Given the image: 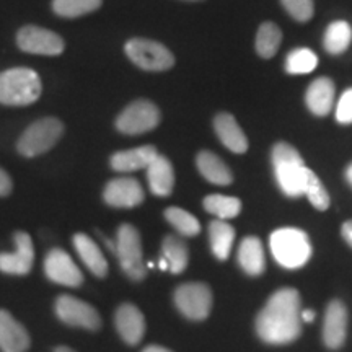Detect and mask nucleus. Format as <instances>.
I'll list each match as a JSON object with an SVG mask.
<instances>
[{
  "label": "nucleus",
  "mask_w": 352,
  "mask_h": 352,
  "mask_svg": "<svg viewBox=\"0 0 352 352\" xmlns=\"http://www.w3.org/2000/svg\"><path fill=\"white\" fill-rule=\"evenodd\" d=\"M144 189L135 178H114L107 184L103 191V199L108 206L118 209L138 208L144 202Z\"/></svg>",
  "instance_id": "14"
},
{
  "label": "nucleus",
  "mask_w": 352,
  "mask_h": 352,
  "mask_svg": "<svg viewBox=\"0 0 352 352\" xmlns=\"http://www.w3.org/2000/svg\"><path fill=\"white\" fill-rule=\"evenodd\" d=\"M271 160L280 191L289 197L303 196L310 168L305 165L297 148L287 142L276 144Z\"/></svg>",
  "instance_id": "2"
},
{
  "label": "nucleus",
  "mask_w": 352,
  "mask_h": 352,
  "mask_svg": "<svg viewBox=\"0 0 352 352\" xmlns=\"http://www.w3.org/2000/svg\"><path fill=\"white\" fill-rule=\"evenodd\" d=\"M114 324L122 341L135 346L142 341L145 334V318L142 311L132 303H122L114 314Z\"/></svg>",
  "instance_id": "16"
},
{
  "label": "nucleus",
  "mask_w": 352,
  "mask_h": 352,
  "mask_svg": "<svg viewBox=\"0 0 352 352\" xmlns=\"http://www.w3.org/2000/svg\"><path fill=\"white\" fill-rule=\"evenodd\" d=\"M347 336V310L341 300L329 302L324 311L323 341L329 349H340Z\"/></svg>",
  "instance_id": "15"
},
{
  "label": "nucleus",
  "mask_w": 352,
  "mask_h": 352,
  "mask_svg": "<svg viewBox=\"0 0 352 352\" xmlns=\"http://www.w3.org/2000/svg\"><path fill=\"white\" fill-rule=\"evenodd\" d=\"M64 124L57 118H43L26 129L16 142V151L23 157H38L51 151L60 139Z\"/></svg>",
  "instance_id": "6"
},
{
  "label": "nucleus",
  "mask_w": 352,
  "mask_h": 352,
  "mask_svg": "<svg viewBox=\"0 0 352 352\" xmlns=\"http://www.w3.org/2000/svg\"><path fill=\"white\" fill-rule=\"evenodd\" d=\"M142 352H173V351H170V349H166V347H162V346H147L145 347V349L142 351Z\"/></svg>",
  "instance_id": "39"
},
{
  "label": "nucleus",
  "mask_w": 352,
  "mask_h": 352,
  "mask_svg": "<svg viewBox=\"0 0 352 352\" xmlns=\"http://www.w3.org/2000/svg\"><path fill=\"white\" fill-rule=\"evenodd\" d=\"M13 183L12 178L3 168H0V197H6L12 192Z\"/></svg>",
  "instance_id": "36"
},
{
  "label": "nucleus",
  "mask_w": 352,
  "mask_h": 352,
  "mask_svg": "<svg viewBox=\"0 0 352 352\" xmlns=\"http://www.w3.org/2000/svg\"><path fill=\"white\" fill-rule=\"evenodd\" d=\"M120 259L121 270L132 280H142L147 274L142 258V240L138 228L131 223H122L118 228L116 235V253Z\"/></svg>",
  "instance_id": "5"
},
{
  "label": "nucleus",
  "mask_w": 352,
  "mask_h": 352,
  "mask_svg": "<svg viewBox=\"0 0 352 352\" xmlns=\"http://www.w3.org/2000/svg\"><path fill=\"white\" fill-rule=\"evenodd\" d=\"M148 188L158 197H166L171 195L175 186V171L168 158L157 155L155 160L147 166Z\"/></svg>",
  "instance_id": "22"
},
{
  "label": "nucleus",
  "mask_w": 352,
  "mask_h": 352,
  "mask_svg": "<svg viewBox=\"0 0 352 352\" xmlns=\"http://www.w3.org/2000/svg\"><path fill=\"white\" fill-rule=\"evenodd\" d=\"M158 267H160L162 271H168V263H166V259L162 256L160 261H158Z\"/></svg>",
  "instance_id": "40"
},
{
  "label": "nucleus",
  "mask_w": 352,
  "mask_h": 352,
  "mask_svg": "<svg viewBox=\"0 0 352 352\" xmlns=\"http://www.w3.org/2000/svg\"><path fill=\"white\" fill-rule=\"evenodd\" d=\"M158 122L160 111L155 104L148 100H138L118 116L116 127L126 135H139L155 129Z\"/></svg>",
  "instance_id": "9"
},
{
  "label": "nucleus",
  "mask_w": 352,
  "mask_h": 352,
  "mask_svg": "<svg viewBox=\"0 0 352 352\" xmlns=\"http://www.w3.org/2000/svg\"><path fill=\"white\" fill-rule=\"evenodd\" d=\"M175 305L188 320H206L212 308V292L202 283H188L175 290Z\"/></svg>",
  "instance_id": "8"
},
{
  "label": "nucleus",
  "mask_w": 352,
  "mask_h": 352,
  "mask_svg": "<svg viewBox=\"0 0 352 352\" xmlns=\"http://www.w3.org/2000/svg\"><path fill=\"white\" fill-rule=\"evenodd\" d=\"M239 264L248 276H259L266 270V258L261 240L256 236H246L239 248Z\"/></svg>",
  "instance_id": "23"
},
{
  "label": "nucleus",
  "mask_w": 352,
  "mask_h": 352,
  "mask_svg": "<svg viewBox=\"0 0 352 352\" xmlns=\"http://www.w3.org/2000/svg\"><path fill=\"white\" fill-rule=\"evenodd\" d=\"M352 41V30L347 21H333L324 32V50L329 54H342Z\"/></svg>",
  "instance_id": "28"
},
{
  "label": "nucleus",
  "mask_w": 352,
  "mask_h": 352,
  "mask_svg": "<svg viewBox=\"0 0 352 352\" xmlns=\"http://www.w3.org/2000/svg\"><path fill=\"white\" fill-rule=\"evenodd\" d=\"M44 272L52 283L65 287H78L83 284V274L78 266L70 258L67 252L60 248L51 250L44 258Z\"/></svg>",
  "instance_id": "12"
},
{
  "label": "nucleus",
  "mask_w": 352,
  "mask_h": 352,
  "mask_svg": "<svg viewBox=\"0 0 352 352\" xmlns=\"http://www.w3.org/2000/svg\"><path fill=\"white\" fill-rule=\"evenodd\" d=\"M300 294L292 287L279 289L272 294L258 314L256 333L264 342L274 346L289 344L302 333Z\"/></svg>",
  "instance_id": "1"
},
{
  "label": "nucleus",
  "mask_w": 352,
  "mask_h": 352,
  "mask_svg": "<svg viewBox=\"0 0 352 352\" xmlns=\"http://www.w3.org/2000/svg\"><path fill=\"white\" fill-rule=\"evenodd\" d=\"M280 2H283L285 12L300 23H305L315 13L314 0H280Z\"/></svg>",
  "instance_id": "34"
},
{
  "label": "nucleus",
  "mask_w": 352,
  "mask_h": 352,
  "mask_svg": "<svg viewBox=\"0 0 352 352\" xmlns=\"http://www.w3.org/2000/svg\"><path fill=\"white\" fill-rule=\"evenodd\" d=\"M341 233H342V236H344V240L347 241V245L352 248V220H347V222H344V226H342V228H341Z\"/></svg>",
  "instance_id": "37"
},
{
  "label": "nucleus",
  "mask_w": 352,
  "mask_h": 352,
  "mask_svg": "<svg viewBox=\"0 0 352 352\" xmlns=\"http://www.w3.org/2000/svg\"><path fill=\"white\" fill-rule=\"evenodd\" d=\"M204 209L209 214H212L219 220H230L235 219L241 210V201L233 196L223 195H210L204 197Z\"/></svg>",
  "instance_id": "29"
},
{
  "label": "nucleus",
  "mask_w": 352,
  "mask_h": 352,
  "mask_svg": "<svg viewBox=\"0 0 352 352\" xmlns=\"http://www.w3.org/2000/svg\"><path fill=\"white\" fill-rule=\"evenodd\" d=\"M165 219L183 236H195L201 232L199 220L192 214H189L188 210L176 208V206H171L165 210Z\"/></svg>",
  "instance_id": "30"
},
{
  "label": "nucleus",
  "mask_w": 352,
  "mask_h": 352,
  "mask_svg": "<svg viewBox=\"0 0 352 352\" xmlns=\"http://www.w3.org/2000/svg\"><path fill=\"white\" fill-rule=\"evenodd\" d=\"M16 44L21 51L39 56H59L64 51V39L51 30L41 26H23L16 34Z\"/></svg>",
  "instance_id": "11"
},
{
  "label": "nucleus",
  "mask_w": 352,
  "mask_h": 352,
  "mask_svg": "<svg viewBox=\"0 0 352 352\" xmlns=\"http://www.w3.org/2000/svg\"><path fill=\"white\" fill-rule=\"evenodd\" d=\"M30 347V334L25 327L13 318L7 310H0V351L26 352Z\"/></svg>",
  "instance_id": "17"
},
{
  "label": "nucleus",
  "mask_w": 352,
  "mask_h": 352,
  "mask_svg": "<svg viewBox=\"0 0 352 352\" xmlns=\"http://www.w3.org/2000/svg\"><path fill=\"white\" fill-rule=\"evenodd\" d=\"M54 311L63 323L74 328H83L88 331H96L101 327L100 314L90 303L72 296L57 297Z\"/></svg>",
  "instance_id": "10"
},
{
  "label": "nucleus",
  "mask_w": 352,
  "mask_h": 352,
  "mask_svg": "<svg viewBox=\"0 0 352 352\" xmlns=\"http://www.w3.org/2000/svg\"><path fill=\"white\" fill-rule=\"evenodd\" d=\"M72 241L74 248H76L78 256H80L83 264L90 270L91 274H95L96 277H107L108 261L100 246L95 243V240L85 235V233H76Z\"/></svg>",
  "instance_id": "20"
},
{
  "label": "nucleus",
  "mask_w": 352,
  "mask_h": 352,
  "mask_svg": "<svg viewBox=\"0 0 352 352\" xmlns=\"http://www.w3.org/2000/svg\"><path fill=\"white\" fill-rule=\"evenodd\" d=\"M318 65V57L311 50L298 47L294 50L285 59V70L290 76H302V74L314 72Z\"/></svg>",
  "instance_id": "31"
},
{
  "label": "nucleus",
  "mask_w": 352,
  "mask_h": 352,
  "mask_svg": "<svg viewBox=\"0 0 352 352\" xmlns=\"http://www.w3.org/2000/svg\"><path fill=\"white\" fill-rule=\"evenodd\" d=\"M15 252L0 253V271L3 274L26 276L34 263V248L32 236L26 232L15 233Z\"/></svg>",
  "instance_id": "13"
},
{
  "label": "nucleus",
  "mask_w": 352,
  "mask_h": 352,
  "mask_svg": "<svg viewBox=\"0 0 352 352\" xmlns=\"http://www.w3.org/2000/svg\"><path fill=\"white\" fill-rule=\"evenodd\" d=\"M270 246L272 256L285 270H298L311 256L310 240L300 228L287 227L272 232Z\"/></svg>",
  "instance_id": "4"
},
{
  "label": "nucleus",
  "mask_w": 352,
  "mask_h": 352,
  "mask_svg": "<svg viewBox=\"0 0 352 352\" xmlns=\"http://www.w3.org/2000/svg\"><path fill=\"white\" fill-rule=\"evenodd\" d=\"M214 129L220 142L230 152L245 153L248 151V139L232 114L219 113L214 120Z\"/></svg>",
  "instance_id": "19"
},
{
  "label": "nucleus",
  "mask_w": 352,
  "mask_h": 352,
  "mask_svg": "<svg viewBox=\"0 0 352 352\" xmlns=\"http://www.w3.org/2000/svg\"><path fill=\"white\" fill-rule=\"evenodd\" d=\"M158 155L153 145H142V147L129 148V151L116 152L111 155V168L120 173H131V171L147 170V166L155 160Z\"/></svg>",
  "instance_id": "18"
},
{
  "label": "nucleus",
  "mask_w": 352,
  "mask_h": 352,
  "mask_svg": "<svg viewBox=\"0 0 352 352\" xmlns=\"http://www.w3.org/2000/svg\"><path fill=\"white\" fill-rule=\"evenodd\" d=\"M41 78L34 70L13 67L0 74V103L28 107L41 96Z\"/></svg>",
  "instance_id": "3"
},
{
  "label": "nucleus",
  "mask_w": 352,
  "mask_h": 352,
  "mask_svg": "<svg viewBox=\"0 0 352 352\" xmlns=\"http://www.w3.org/2000/svg\"><path fill=\"white\" fill-rule=\"evenodd\" d=\"M334 83L329 77H318L308 87L305 103L315 116H327L334 104Z\"/></svg>",
  "instance_id": "21"
},
{
  "label": "nucleus",
  "mask_w": 352,
  "mask_h": 352,
  "mask_svg": "<svg viewBox=\"0 0 352 352\" xmlns=\"http://www.w3.org/2000/svg\"><path fill=\"white\" fill-rule=\"evenodd\" d=\"M162 256L168 263V271L173 274H182L189 261L188 245L176 235H168L162 243Z\"/></svg>",
  "instance_id": "26"
},
{
  "label": "nucleus",
  "mask_w": 352,
  "mask_h": 352,
  "mask_svg": "<svg viewBox=\"0 0 352 352\" xmlns=\"http://www.w3.org/2000/svg\"><path fill=\"white\" fill-rule=\"evenodd\" d=\"M303 196L308 197L310 204L314 206L315 209L318 210H327L329 208V195L328 191L324 189L323 184H321L320 178L316 176L314 171H308V178H307V186H305V192Z\"/></svg>",
  "instance_id": "33"
},
{
  "label": "nucleus",
  "mask_w": 352,
  "mask_h": 352,
  "mask_svg": "<svg viewBox=\"0 0 352 352\" xmlns=\"http://www.w3.org/2000/svg\"><path fill=\"white\" fill-rule=\"evenodd\" d=\"M196 165L199 173L208 179L209 183L217 186H228L233 182V175L226 162L220 160L214 152L202 151L196 158Z\"/></svg>",
  "instance_id": "24"
},
{
  "label": "nucleus",
  "mask_w": 352,
  "mask_h": 352,
  "mask_svg": "<svg viewBox=\"0 0 352 352\" xmlns=\"http://www.w3.org/2000/svg\"><path fill=\"white\" fill-rule=\"evenodd\" d=\"M126 54L138 67L151 72H162L175 65V57L164 44L145 38H132L126 43Z\"/></svg>",
  "instance_id": "7"
},
{
  "label": "nucleus",
  "mask_w": 352,
  "mask_h": 352,
  "mask_svg": "<svg viewBox=\"0 0 352 352\" xmlns=\"http://www.w3.org/2000/svg\"><path fill=\"white\" fill-rule=\"evenodd\" d=\"M54 352H76V351L70 349V347H67V346H59V347H56Z\"/></svg>",
  "instance_id": "42"
},
{
  "label": "nucleus",
  "mask_w": 352,
  "mask_h": 352,
  "mask_svg": "<svg viewBox=\"0 0 352 352\" xmlns=\"http://www.w3.org/2000/svg\"><path fill=\"white\" fill-rule=\"evenodd\" d=\"M300 318H302V323H311V321L315 320V311L310 310V308H307V310H302L300 311Z\"/></svg>",
  "instance_id": "38"
},
{
  "label": "nucleus",
  "mask_w": 352,
  "mask_h": 352,
  "mask_svg": "<svg viewBox=\"0 0 352 352\" xmlns=\"http://www.w3.org/2000/svg\"><path fill=\"white\" fill-rule=\"evenodd\" d=\"M336 121L340 124H352V88H347L341 95L336 107Z\"/></svg>",
  "instance_id": "35"
},
{
  "label": "nucleus",
  "mask_w": 352,
  "mask_h": 352,
  "mask_svg": "<svg viewBox=\"0 0 352 352\" xmlns=\"http://www.w3.org/2000/svg\"><path fill=\"white\" fill-rule=\"evenodd\" d=\"M235 228L227 220H214L209 226L210 250L219 261H226L230 256L233 241H235Z\"/></svg>",
  "instance_id": "25"
},
{
  "label": "nucleus",
  "mask_w": 352,
  "mask_h": 352,
  "mask_svg": "<svg viewBox=\"0 0 352 352\" xmlns=\"http://www.w3.org/2000/svg\"><path fill=\"white\" fill-rule=\"evenodd\" d=\"M280 43H283V32L276 23L266 21L258 28L256 33V52L264 59H271L279 51Z\"/></svg>",
  "instance_id": "27"
},
{
  "label": "nucleus",
  "mask_w": 352,
  "mask_h": 352,
  "mask_svg": "<svg viewBox=\"0 0 352 352\" xmlns=\"http://www.w3.org/2000/svg\"><path fill=\"white\" fill-rule=\"evenodd\" d=\"M346 179H347V183L352 186V164L347 166V170H346Z\"/></svg>",
  "instance_id": "41"
},
{
  "label": "nucleus",
  "mask_w": 352,
  "mask_h": 352,
  "mask_svg": "<svg viewBox=\"0 0 352 352\" xmlns=\"http://www.w3.org/2000/svg\"><path fill=\"white\" fill-rule=\"evenodd\" d=\"M101 0H54L52 8L59 16L65 19H77L100 8Z\"/></svg>",
  "instance_id": "32"
}]
</instances>
